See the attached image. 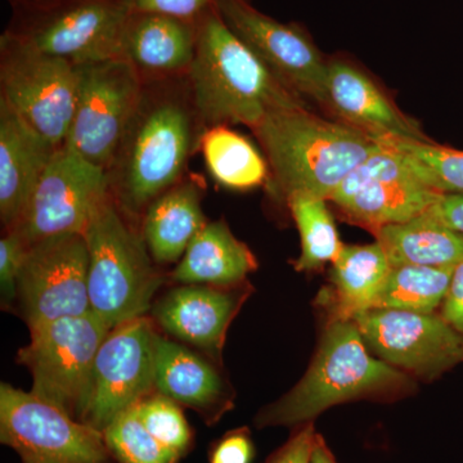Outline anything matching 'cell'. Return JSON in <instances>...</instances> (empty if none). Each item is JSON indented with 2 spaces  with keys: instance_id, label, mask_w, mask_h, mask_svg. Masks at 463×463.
I'll return each instance as SVG.
<instances>
[{
  "instance_id": "6da1fadb",
  "label": "cell",
  "mask_w": 463,
  "mask_h": 463,
  "mask_svg": "<svg viewBox=\"0 0 463 463\" xmlns=\"http://www.w3.org/2000/svg\"><path fill=\"white\" fill-rule=\"evenodd\" d=\"M203 132L187 78L145 81L108 170L109 191L125 214L143 215L182 181Z\"/></svg>"
},
{
  "instance_id": "7a4b0ae2",
  "label": "cell",
  "mask_w": 463,
  "mask_h": 463,
  "mask_svg": "<svg viewBox=\"0 0 463 463\" xmlns=\"http://www.w3.org/2000/svg\"><path fill=\"white\" fill-rule=\"evenodd\" d=\"M197 45L188 84L203 129L246 125L254 129L279 109L307 108L236 35L218 8L197 23Z\"/></svg>"
},
{
  "instance_id": "3957f363",
  "label": "cell",
  "mask_w": 463,
  "mask_h": 463,
  "mask_svg": "<svg viewBox=\"0 0 463 463\" xmlns=\"http://www.w3.org/2000/svg\"><path fill=\"white\" fill-rule=\"evenodd\" d=\"M251 130L285 199L301 194L328 201L347 174L380 147L368 134L307 108L274 111Z\"/></svg>"
},
{
  "instance_id": "277c9868",
  "label": "cell",
  "mask_w": 463,
  "mask_h": 463,
  "mask_svg": "<svg viewBox=\"0 0 463 463\" xmlns=\"http://www.w3.org/2000/svg\"><path fill=\"white\" fill-rule=\"evenodd\" d=\"M410 377L374 358L353 319H331L306 376L257 417V425L291 426L354 399L407 392Z\"/></svg>"
},
{
  "instance_id": "5b68a950",
  "label": "cell",
  "mask_w": 463,
  "mask_h": 463,
  "mask_svg": "<svg viewBox=\"0 0 463 463\" xmlns=\"http://www.w3.org/2000/svg\"><path fill=\"white\" fill-rule=\"evenodd\" d=\"M83 236L91 312L109 330L145 316L163 277L143 234L128 223L112 194L97 207Z\"/></svg>"
},
{
  "instance_id": "8992f818",
  "label": "cell",
  "mask_w": 463,
  "mask_h": 463,
  "mask_svg": "<svg viewBox=\"0 0 463 463\" xmlns=\"http://www.w3.org/2000/svg\"><path fill=\"white\" fill-rule=\"evenodd\" d=\"M78 71L7 30L0 38V99L56 147L74 118Z\"/></svg>"
},
{
  "instance_id": "52a82bcc",
  "label": "cell",
  "mask_w": 463,
  "mask_h": 463,
  "mask_svg": "<svg viewBox=\"0 0 463 463\" xmlns=\"http://www.w3.org/2000/svg\"><path fill=\"white\" fill-rule=\"evenodd\" d=\"M109 331L93 312L30 330L32 339L17 362L32 373L33 394L81 421L97 354Z\"/></svg>"
},
{
  "instance_id": "ba28073f",
  "label": "cell",
  "mask_w": 463,
  "mask_h": 463,
  "mask_svg": "<svg viewBox=\"0 0 463 463\" xmlns=\"http://www.w3.org/2000/svg\"><path fill=\"white\" fill-rule=\"evenodd\" d=\"M11 32L74 65L121 58L128 0H44L26 5Z\"/></svg>"
},
{
  "instance_id": "9c48e42d",
  "label": "cell",
  "mask_w": 463,
  "mask_h": 463,
  "mask_svg": "<svg viewBox=\"0 0 463 463\" xmlns=\"http://www.w3.org/2000/svg\"><path fill=\"white\" fill-rule=\"evenodd\" d=\"M78 90L65 145L109 170L141 102L145 81L124 58L76 65Z\"/></svg>"
},
{
  "instance_id": "30bf717a",
  "label": "cell",
  "mask_w": 463,
  "mask_h": 463,
  "mask_svg": "<svg viewBox=\"0 0 463 463\" xmlns=\"http://www.w3.org/2000/svg\"><path fill=\"white\" fill-rule=\"evenodd\" d=\"M0 439L24 463H109L103 432L33 392L5 383L0 385Z\"/></svg>"
},
{
  "instance_id": "8fae6325",
  "label": "cell",
  "mask_w": 463,
  "mask_h": 463,
  "mask_svg": "<svg viewBox=\"0 0 463 463\" xmlns=\"http://www.w3.org/2000/svg\"><path fill=\"white\" fill-rule=\"evenodd\" d=\"M379 145L328 199L346 221L371 232L417 218L443 194L426 184L401 154Z\"/></svg>"
},
{
  "instance_id": "7c38bea8",
  "label": "cell",
  "mask_w": 463,
  "mask_h": 463,
  "mask_svg": "<svg viewBox=\"0 0 463 463\" xmlns=\"http://www.w3.org/2000/svg\"><path fill=\"white\" fill-rule=\"evenodd\" d=\"M109 194L108 170L69 146H61L12 231H17L27 246L61 234H83L91 215Z\"/></svg>"
},
{
  "instance_id": "4fadbf2b",
  "label": "cell",
  "mask_w": 463,
  "mask_h": 463,
  "mask_svg": "<svg viewBox=\"0 0 463 463\" xmlns=\"http://www.w3.org/2000/svg\"><path fill=\"white\" fill-rule=\"evenodd\" d=\"M88 269L90 257L81 233L61 234L29 246L16 297L29 330L91 312Z\"/></svg>"
},
{
  "instance_id": "5bb4252c",
  "label": "cell",
  "mask_w": 463,
  "mask_h": 463,
  "mask_svg": "<svg viewBox=\"0 0 463 463\" xmlns=\"http://www.w3.org/2000/svg\"><path fill=\"white\" fill-rule=\"evenodd\" d=\"M158 334L145 317L109 332L97 354L81 422L100 432L155 388Z\"/></svg>"
},
{
  "instance_id": "9a60e30c",
  "label": "cell",
  "mask_w": 463,
  "mask_h": 463,
  "mask_svg": "<svg viewBox=\"0 0 463 463\" xmlns=\"http://www.w3.org/2000/svg\"><path fill=\"white\" fill-rule=\"evenodd\" d=\"M353 321L368 349L398 370L432 380L463 364V335L440 313L367 309Z\"/></svg>"
},
{
  "instance_id": "2e32d148",
  "label": "cell",
  "mask_w": 463,
  "mask_h": 463,
  "mask_svg": "<svg viewBox=\"0 0 463 463\" xmlns=\"http://www.w3.org/2000/svg\"><path fill=\"white\" fill-rule=\"evenodd\" d=\"M218 11L232 32L286 87L323 105L328 60L307 30L268 16L251 0H219Z\"/></svg>"
},
{
  "instance_id": "e0dca14e",
  "label": "cell",
  "mask_w": 463,
  "mask_h": 463,
  "mask_svg": "<svg viewBox=\"0 0 463 463\" xmlns=\"http://www.w3.org/2000/svg\"><path fill=\"white\" fill-rule=\"evenodd\" d=\"M335 120L368 136L431 141L419 123L402 112L379 84L345 58L327 62L325 100Z\"/></svg>"
},
{
  "instance_id": "ac0fdd59",
  "label": "cell",
  "mask_w": 463,
  "mask_h": 463,
  "mask_svg": "<svg viewBox=\"0 0 463 463\" xmlns=\"http://www.w3.org/2000/svg\"><path fill=\"white\" fill-rule=\"evenodd\" d=\"M249 288H242V283L225 288L183 285L157 301L154 316L175 339L219 356L228 328L249 297Z\"/></svg>"
},
{
  "instance_id": "d6986e66",
  "label": "cell",
  "mask_w": 463,
  "mask_h": 463,
  "mask_svg": "<svg viewBox=\"0 0 463 463\" xmlns=\"http://www.w3.org/2000/svg\"><path fill=\"white\" fill-rule=\"evenodd\" d=\"M197 23L155 14L130 12L121 39V58L143 81L187 78L197 45Z\"/></svg>"
},
{
  "instance_id": "ffe728a7",
  "label": "cell",
  "mask_w": 463,
  "mask_h": 463,
  "mask_svg": "<svg viewBox=\"0 0 463 463\" xmlns=\"http://www.w3.org/2000/svg\"><path fill=\"white\" fill-rule=\"evenodd\" d=\"M0 99V219L14 230L57 151Z\"/></svg>"
},
{
  "instance_id": "44dd1931",
  "label": "cell",
  "mask_w": 463,
  "mask_h": 463,
  "mask_svg": "<svg viewBox=\"0 0 463 463\" xmlns=\"http://www.w3.org/2000/svg\"><path fill=\"white\" fill-rule=\"evenodd\" d=\"M155 388L160 394L212 420L230 402L227 385L214 365L160 335L156 341Z\"/></svg>"
},
{
  "instance_id": "7402d4cb",
  "label": "cell",
  "mask_w": 463,
  "mask_h": 463,
  "mask_svg": "<svg viewBox=\"0 0 463 463\" xmlns=\"http://www.w3.org/2000/svg\"><path fill=\"white\" fill-rule=\"evenodd\" d=\"M258 268L251 250L237 240L223 219L207 222L192 240L172 279L182 285L236 286Z\"/></svg>"
},
{
  "instance_id": "603a6c76",
  "label": "cell",
  "mask_w": 463,
  "mask_h": 463,
  "mask_svg": "<svg viewBox=\"0 0 463 463\" xmlns=\"http://www.w3.org/2000/svg\"><path fill=\"white\" fill-rule=\"evenodd\" d=\"M206 223L199 185L181 181L143 213V239L156 263H176Z\"/></svg>"
},
{
  "instance_id": "cb8c5ba5",
  "label": "cell",
  "mask_w": 463,
  "mask_h": 463,
  "mask_svg": "<svg viewBox=\"0 0 463 463\" xmlns=\"http://www.w3.org/2000/svg\"><path fill=\"white\" fill-rule=\"evenodd\" d=\"M373 233L392 267L449 268L463 260V234L426 212L404 223L383 225Z\"/></svg>"
},
{
  "instance_id": "d4e9b609",
  "label": "cell",
  "mask_w": 463,
  "mask_h": 463,
  "mask_svg": "<svg viewBox=\"0 0 463 463\" xmlns=\"http://www.w3.org/2000/svg\"><path fill=\"white\" fill-rule=\"evenodd\" d=\"M389 259L379 242L344 246L332 263V319H353L370 309L388 277Z\"/></svg>"
},
{
  "instance_id": "484cf974",
  "label": "cell",
  "mask_w": 463,
  "mask_h": 463,
  "mask_svg": "<svg viewBox=\"0 0 463 463\" xmlns=\"http://www.w3.org/2000/svg\"><path fill=\"white\" fill-rule=\"evenodd\" d=\"M199 148L210 175L223 187L251 190L269 179L267 158L246 137L228 125L203 129Z\"/></svg>"
},
{
  "instance_id": "4316f807",
  "label": "cell",
  "mask_w": 463,
  "mask_h": 463,
  "mask_svg": "<svg viewBox=\"0 0 463 463\" xmlns=\"http://www.w3.org/2000/svg\"><path fill=\"white\" fill-rule=\"evenodd\" d=\"M453 270L455 267H392L370 309L435 313L443 306L452 281Z\"/></svg>"
},
{
  "instance_id": "83f0119b",
  "label": "cell",
  "mask_w": 463,
  "mask_h": 463,
  "mask_svg": "<svg viewBox=\"0 0 463 463\" xmlns=\"http://www.w3.org/2000/svg\"><path fill=\"white\" fill-rule=\"evenodd\" d=\"M286 201L300 233L301 254L295 269L310 272L334 263L345 245L341 243L327 200L298 194Z\"/></svg>"
},
{
  "instance_id": "f1b7e54d",
  "label": "cell",
  "mask_w": 463,
  "mask_h": 463,
  "mask_svg": "<svg viewBox=\"0 0 463 463\" xmlns=\"http://www.w3.org/2000/svg\"><path fill=\"white\" fill-rule=\"evenodd\" d=\"M374 141L394 149L411 164L426 184L446 194L463 196V151L432 141L397 137H374Z\"/></svg>"
},
{
  "instance_id": "f546056e",
  "label": "cell",
  "mask_w": 463,
  "mask_h": 463,
  "mask_svg": "<svg viewBox=\"0 0 463 463\" xmlns=\"http://www.w3.org/2000/svg\"><path fill=\"white\" fill-rule=\"evenodd\" d=\"M103 437L109 453L120 463H175L181 457L149 434L134 407L116 417Z\"/></svg>"
},
{
  "instance_id": "4dcf8cb0",
  "label": "cell",
  "mask_w": 463,
  "mask_h": 463,
  "mask_svg": "<svg viewBox=\"0 0 463 463\" xmlns=\"http://www.w3.org/2000/svg\"><path fill=\"white\" fill-rule=\"evenodd\" d=\"M134 411L149 434L164 446L179 456L188 449L192 438L191 429L181 407L173 399L160 392H152L134 405Z\"/></svg>"
},
{
  "instance_id": "1f68e13d",
  "label": "cell",
  "mask_w": 463,
  "mask_h": 463,
  "mask_svg": "<svg viewBox=\"0 0 463 463\" xmlns=\"http://www.w3.org/2000/svg\"><path fill=\"white\" fill-rule=\"evenodd\" d=\"M29 246L17 231L5 232L0 240V288L3 304L9 306L17 297V281Z\"/></svg>"
},
{
  "instance_id": "d6a6232c",
  "label": "cell",
  "mask_w": 463,
  "mask_h": 463,
  "mask_svg": "<svg viewBox=\"0 0 463 463\" xmlns=\"http://www.w3.org/2000/svg\"><path fill=\"white\" fill-rule=\"evenodd\" d=\"M130 12H155L199 23L219 0H128Z\"/></svg>"
},
{
  "instance_id": "836d02e7",
  "label": "cell",
  "mask_w": 463,
  "mask_h": 463,
  "mask_svg": "<svg viewBox=\"0 0 463 463\" xmlns=\"http://www.w3.org/2000/svg\"><path fill=\"white\" fill-rule=\"evenodd\" d=\"M316 435L313 423H304L300 430L292 435L267 463H309Z\"/></svg>"
},
{
  "instance_id": "e575fe53",
  "label": "cell",
  "mask_w": 463,
  "mask_h": 463,
  "mask_svg": "<svg viewBox=\"0 0 463 463\" xmlns=\"http://www.w3.org/2000/svg\"><path fill=\"white\" fill-rule=\"evenodd\" d=\"M252 456V444L243 431L232 432L215 448L212 463H249Z\"/></svg>"
},
{
  "instance_id": "d590c367",
  "label": "cell",
  "mask_w": 463,
  "mask_h": 463,
  "mask_svg": "<svg viewBox=\"0 0 463 463\" xmlns=\"http://www.w3.org/2000/svg\"><path fill=\"white\" fill-rule=\"evenodd\" d=\"M439 313L455 330L463 335V260L453 270L449 289Z\"/></svg>"
},
{
  "instance_id": "8d00e7d4",
  "label": "cell",
  "mask_w": 463,
  "mask_h": 463,
  "mask_svg": "<svg viewBox=\"0 0 463 463\" xmlns=\"http://www.w3.org/2000/svg\"><path fill=\"white\" fill-rule=\"evenodd\" d=\"M426 213L450 230L463 234V196L443 194Z\"/></svg>"
},
{
  "instance_id": "74e56055",
  "label": "cell",
  "mask_w": 463,
  "mask_h": 463,
  "mask_svg": "<svg viewBox=\"0 0 463 463\" xmlns=\"http://www.w3.org/2000/svg\"><path fill=\"white\" fill-rule=\"evenodd\" d=\"M309 463H337L321 435H316Z\"/></svg>"
},
{
  "instance_id": "f35d334b",
  "label": "cell",
  "mask_w": 463,
  "mask_h": 463,
  "mask_svg": "<svg viewBox=\"0 0 463 463\" xmlns=\"http://www.w3.org/2000/svg\"><path fill=\"white\" fill-rule=\"evenodd\" d=\"M18 7H26V5H38V3L44 2V0H14Z\"/></svg>"
}]
</instances>
